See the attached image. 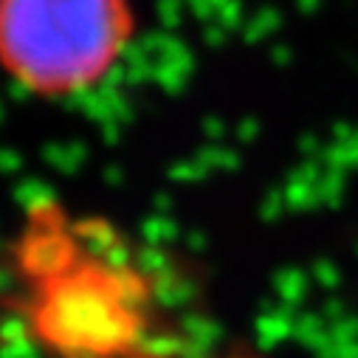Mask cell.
I'll return each mask as SVG.
<instances>
[{
	"label": "cell",
	"instance_id": "cell-1",
	"mask_svg": "<svg viewBox=\"0 0 358 358\" xmlns=\"http://www.w3.org/2000/svg\"><path fill=\"white\" fill-rule=\"evenodd\" d=\"M20 268L34 330L48 347L105 358L136 338L144 277L102 226L37 212L20 240Z\"/></svg>",
	"mask_w": 358,
	"mask_h": 358
},
{
	"label": "cell",
	"instance_id": "cell-2",
	"mask_svg": "<svg viewBox=\"0 0 358 358\" xmlns=\"http://www.w3.org/2000/svg\"><path fill=\"white\" fill-rule=\"evenodd\" d=\"M133 37V0H0V73L37 99L96 91Z\"/></svg>",
	"mask_w": 358,
	"mask_h": 358
}]
</instances>
